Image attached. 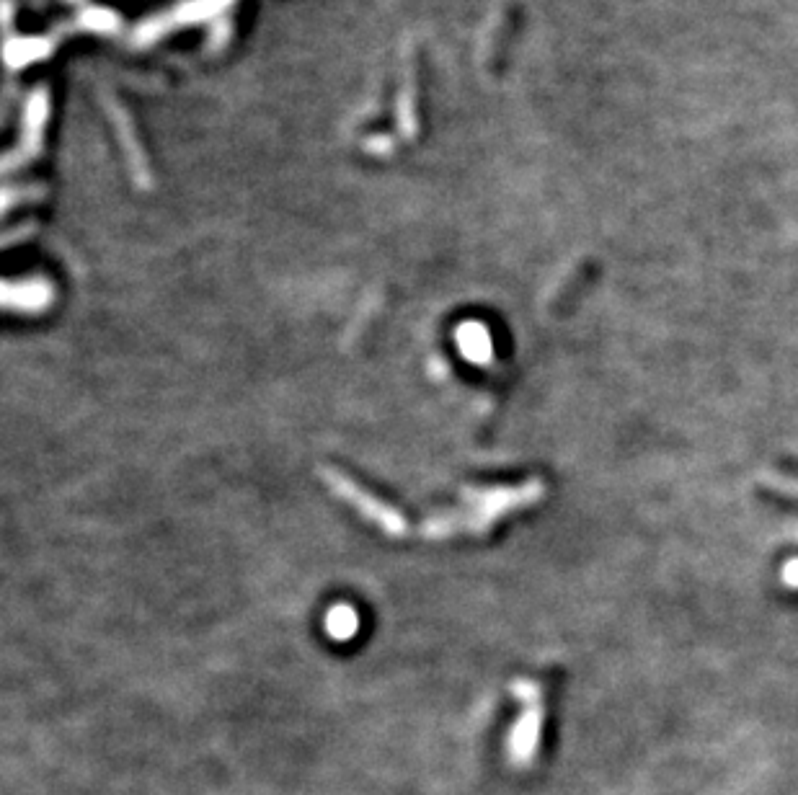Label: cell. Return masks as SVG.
Returning a JSON list of instances; mask_svg holds the SVG:
<instances>
[{
	"label": "cell",
	"instance_id": "1",
	"mask_svg": "<svg viewBox=\"0 0 798 795\" xmlns=\"http://www.w3.org/2000/svg\"><path fill=\"white\" fill-rule=\"evenodd\" d=\"M354 628H357V617H354V612L349 610V607H336V610L328 615V630L334 635H339V638L354 633Z\"/></svg>",
	"mask_w": 798,
	"mask_h": 795
}]
</instances>
